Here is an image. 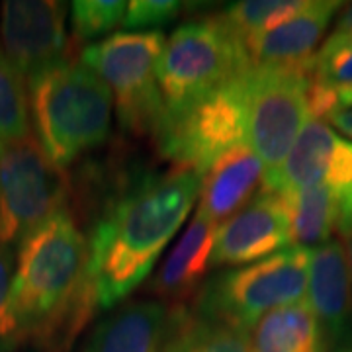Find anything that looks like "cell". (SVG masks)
<instances>
[{
	"instance_id": "cell-1",
	"label": "cell",
	"mask_w": 352,
	"mask_h": 352,
	"mask_svg": "<svg viewBox=\"0 0 352 352\" xmlns=\"http://www.w3.org/2000/svg\"><path fill=\"white\" fill-rule=\"evenodd\" d=\"M200 186V173L173 164L166 170H133L108 194L88 235V268L100 309H113L151 274Z\"/></svg>"
},
{
	"instance_id": "cell-2",
	"label": "cell",
	"mask_w": 352,
	"mask_h": 352,
	"mask_svg": "<svg viewBox=\"0 0 352 352\" xmlns=\"http://www.w3.org/2000/svg\"><path fill=\"white\" fill-rule=\"evenodd\" d=\"M88 239L63 208L18 247L14 314L24 340L41 352H69L100 309L88 268Z\"/></svg>"
},
{
	"instance_id": "cell-3",
	"label": "cell",
	"mask_w": 352,
	"mask_h": 352,
	"mask_svg": "<svg viewBox=\"0 0 352 352\" xmlns=\"http://www.w3.org/2000/svg\"><path fill=\"white\" fill-rule=\"evenodd\" d=\"M28 88L36 139L59 168L71 166L110 138L112 90L85 65L67 61L53 67Z\"/></svg>"
},
{
	"instance_id": "cell-4",
	"label": "cell",
	"mask_w": 352,
	"mask_h": 352,
	"mask_svg": "<svg viewBox=\"0 0 352 352\" xmlns=\"http://www.w3.org/2000/svg\"><path fill=\"white\" fill-rule=\"evenodd\" d=\"M311 249L288 247L258 263L215 274L198 289L192 309L245 333L264 315L305 302Z\"/></svg>"
},
{
	"instance_id": "cell-5",
	"label": "cell",
	"mask_w": 352,
	"mask_h": 352,
	"mask_svg": "<svg viewBox=\"0 0 352 352\" xmlns=\"http://www.w3.org/2000/svg\"><path fill=\"white\" fill-rule=\"evenodd\" d=\"M251 67L245 41L221 14L178 25L157 65L164 113L182 110Z\"/></svg>"
},
{
	"instance_id": "cell-6",
	"label": "cell",
	"mask_w": 352,
	"mask_h": 352,
	"mask_svg": "<svg viewBox=\"0 0 352 352\" xmlns=\"http://www.w3.org/2000/svg\"><path fill=\"white\" fill-rule=\"evenodd\" d=\"M163 32H122L88 43L80 51V65L112 90L120 126L131 135H151L164 116V100L157 78V65L164 50Z\"/></svg>"
},
{
	"instance_id": "cell-7",
	"label": "cell",
	"mask_w": 352,
	"mask_h": 352,
	"mask_svg": "<svg viewBox=\"0 0 352 352\" xmlns=\"http://www.w3.org/2000/svg\"><path fill=\"white\" fill-rule=\"evenodd\" d=\"M249 71L190 102L182 110L164 113L155 135L164 161L204 175L221 155L247 145Z\"/></svg>"
},
{
	"instance_id": "cell-8",
	"label": "cell",
	"mask_w": 352,
	"mask_h": 352,
	"mask_svg": "<svg viewBox=\"0 0 352 352\" xmlns=\"http://www.w3.org/2000/svg\"><path fill=\"white\" fill-rule=\"evenodd\" d=\"M314 75L309 59L298 65H266L249 71L247 138L266 166L278 170L311 118Z\"/></svg>"
},
{
	"instance_id": "cell-9",
	"label": "cell",
	"mask_w": 352,
	"mask_h": 352,
	"mask_svg": "<svg viewBox=\"0 0 352 352\" xmlns=\"http://www.w3.org/2000/svg\"><path fill=\"white\" fill-rule=\"evenodd\" d=\"M67 198L63 168L51 161L34 135L0 149V243L20 247L30 233L63 210Z\"/></svg>"
},
{
	"instance_id": "cell-10",
	"label": "cell",
	"mask_w": 352,
	"mask_h": 352,
	"mask_svg": "<svg viewBox=\"0 0 352 352\" xmlns=\"http://www.w3.org/2000/svg\"><path fill=\"white\" fill-rule=\"evenodd\" d=\"M307 186L327 188L339 204L337 231L352 233V141L340 138L327 124L307 122L286 161L266 173L264 188L288 192Z\"/></svg>"
},
{
	"instance_id": "cell-11",
	"label": "cell",
	"mask_w": 352,
	"mask_h": 352,
	"mask_svg": "<svg viewBox=\"0 0 352 352\" xmlns=\"http://www.w3.org/2000/svg\"><path fill=\"white\" fill-rule=\"evenodd\" d=\"M65 14L63 2L53 0H8L2 4L4 53L25 82L71 61Z\"/></svg>"
},
{
	"instance_id": "cell-12",
	"label": "cell",
	"mask_w": 352,
	"mask_h": 352,
	"mask_svg": "<svg viewBox=\"0 0 352 352\" xmlns=\"http://www.w3.org/2000/svg\"><path fill=\"white\" fill-rule=\"evenodd\" d=\"M292 243L286 201L280 192L263 188L241 212L217 227L212 268L243 266L268 258Z\"/></svg>"
},
{
	"instance_id": "cell-13",
	"label": "cell",
	"mask_w": 352,
	"mask_h": 352,
	"mask_svg": "<svg viewBox=\"0 0 352 352\" xmlns=\"http://www.w3.org/2000/svg\"><path fill=\"white\" fill-rule=\"evenodd\" d=\"M307 294L327 351L352 352V280L339 241H327L311 251Z\"/></svg>"
},
{
	"instance_id": "cell-14",
	"label": "cell",
	"mask_w": 352,
	"mask_h": 352,
	"mask_svg": "<svg viewBox=\"0 0 352 352\" xmlns=\"http://www.w3.org/2000/svg\"><path fill=\"white\" fill-rule=\"evenodd\" d=\"M340 6L339 0H307L300 12L247 39L245 47L252 67L298 65L311 59Z\"/></svg>"
},
{
	"instance_id": "cell-15",
	"label": "cell",
	"mask_w": 352,
	"mask_h": 352,
	"mask_svg": "<svg viewBox=\"0 0 352 352\" xmlns=\"http://www.w3.org/2000/svg\"><path fill=\"white\" fill-rule=\"evenodd\" d=\"M264 180L266 166L251 147L227 151L201 175L198 214L219 227L264 188Z\"/></svg>"
},
{
	"instance_id": "cell-16",
	"label": "cell",
	"mask_w": 352,
	"mask_h": 352,
	"mask_svg": "<svg viewBox=\"0 0 352 352\" xmlns=\"http://www.w3.org/2000/svg\"><path fill=\"white\" fill-rule=\"evenodd\" d=\"M215 233L217 226L201 214L194 215L151 278L147 292L166 305H184L190 296L198 294L201 280L212 268Z\"/></svg>"
},
{
	"instance_id": "cell-17",
	"label": "cell",
	"mask_w": 352,
	"mask_h": 352,
	"mask_svg": "<svg viewBox=\"0 0 352 352\" xmlns=\"http://www.w3.org/2000/svg\"><path fill=\"white\" fill-rule=\"evenodd\" d=\"M170 305L131 302L100 321L82 352H164Z\"/></svg>"
},
{
	"instance_id": "cell-18",
	"label": "cell",
	"mask_w": 352,
	"mask_h": 352,
	"mask_svg": "<svg viewBox=\"0 0 352 352\" xmlns=\"http://www.w3.org/2000/svg\"><path fill=\"white\" fill-rule=\"evenodd\" d=\"M251 352H329L323 329L307 302L266 314L251 329Z\"/></svg>"
},
{
	"instance_id": "cell-19",
	"label": "cell",
	"mask_w": 352,
	"mask_h": 352,
	"mask_svg": "<svg viewBox=\"0 0 352 352\" xmlns=\"http://www.w3.org/2000/svg\"><path fill=\"white\" fill-rule=\"evenodd\" d=\"M164 352H251L249 333L196 314L186 305H170Z\"/></svg>"
},
{
	"instance_id": "cell-20",
	"label": "cell",
	"mask_w": 352,
	"mask_h": 352,
	"mask_svg": "<svg viewBox=\"0 0 352 352\" xmlns=\"http://www.w3.org/2000/svg\"><path fill=\"white\" fill-rule=\"evenodd\" d=\"M286 201L292 243L298 247H321L331 241L339 223V204L327 188L307 186L280 192Z\"/></svg>"
},
{
	"instance_id": "cell-21",
	"label": "cell",
	"mask_w": 352,
	"mask_h": 352,
	"mask_svg": "<svg viewBox=\"0 0 352 352\" xmlns=\"http://www.w3.org/2000/svg\"><path fill=\"white\" fill-rule=\"evenodd\" d=\"M25 80L0 47V149L32 135Z\"/></svg>"
},
{
	"instance_id": "cell-22",
	"label": "cell",
	"mask_w": 352,
	"mask_h": 352,
	"mask_svg": "<svg viewBox=\"0 0 352 352\" xmlns=\"http://www.w3.org/2000/svg\"><path fill=\"white\" fill-rule=\"evenodd\" d=\"M305 2L307 0H243L229 4L221 18L243 41H247L300 12Z\"/></svg>"
},
{
	"instance_id": "cell-23",
	"label": "cell",
	"mask_w": 352,
	"mask_h": 352,
	"mask_svg": "<svg viewBox=\"0 0 352 352\" xmlns=\"http://www.w3.org/2000/svg\"><path fill=\"white\" fill-rule=\"evenodd\" d=\"M127 2L122 0H78L71 4V25L76 41L108 36L126 18Z\"/></svg>"
},
{
	"instance_id": "cell-24",
	"label": "cell",
	"mask_w": 352,
	"mask_h": 352,
	"mask_svg": "<svg viewBox=\"0 0 352 352\" xmlns=\"http://www.w3.org/2000/svg\"><path fill=\"white\" fill-rule=\"evenodd\" d=\"M315 82L331 88L352 87V36H329L309 59Z\"/></svg>"
},
{
	"instance_id": "cell-25",
	"label": "cell",
	"mask_w": 352,
	"mask_h": 352,
	"mask_svg": "<svg viewBox=\"0 0 352 352\" xmlns=\"http://www.w3.org/2000/svg\"><path fill=\"white\" fill-rule=\"evenodd\" d=\"M14 276L16 254L14 247L0 243V352H14L24 340L14 314Z\"/></svg>"
},
{
	"instance_id": "cell-26",
	"label": "cell",
	"mask_w": 352,
	"mask_h": 352,
	"mask_svg": "<svg viewBox=\"0 0 352 352\" xmlns=\"http://www.w3.org/2000/svg\"><path fill=\"white\" fill-rule=\"evenodd\" d=\"M182 2L176 0H133L127 2L122 28L126 32H161L182 12Z\"/></svg>"
},
{
	"instance_id": "cell-27",
	"label": "cell",
	"mask_w": 352,
	"mask_h": 352,
	"mask_svg": "<svg viewBox=\"0 0 352 352\" xmlns=\"http://www.w3.org/2000/svg\"><path fill=\"white\" fill-rule=\"evenodd\" d=\"M329 122L337 127L340 133H344L346 138L352 139V108L335 112L331 118H329Z\"/></svg>"
},
{
	"instance_id": "cell-28",
	"label": "cell",
	"mask_w": 352,
	"mask_h": 352,
	"mask_svg": "<svg viewBox=\"0 0 352 352\" xmlns=\"http://www.w3.org/2000/svg\"><path fill=\"white\" fill-rule=\"evenodd\" d=\"M333 36H352V4L340 14L339 22L333 30Z\"/></svg>"
},
{
	"instance_id": "cell-29",
	"label": "cell",
	"mask_w": 352,
	"mask_h": 352,
	"mask_svg": "<svg viewBox=\"0 0 352 352\" xmlns=\"http://www.w3.org/2000/svg\"><path fill=\"white\" fill-rule=\"evenodd\" d=\"M335 102H337V112L352 108V87L335 88Z\"/></svg>"
},
{
	"instance_id": "cell-30",
	"label": "cell",
	"mask_w": 352,
	"mask_h": 352,
	"mask_svg": "<svg viewBox=\"0 0 352 352\" xmlns=\"http://www.w3.org/2000/svg\"><path fill=\"white\" fill-rule=\"evenodd\" d=\"M346 243H344V252H346V263H349V272H351V280H352V233L344 237Z\"/></svg>"
}]
</instances>
